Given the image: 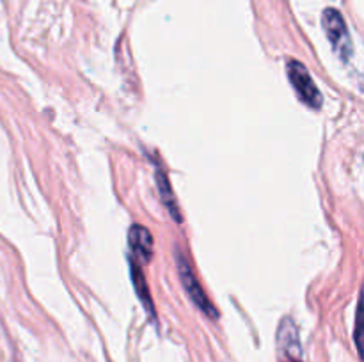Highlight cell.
I'll list each match as a JSON object with an SVG mask.
<instances>
[{
	"mask_svg": "<svg viewBox=\"0 0 364 362\" xmlns=\"http://www.w3.org/2000/svg\"><path fill=\"white\" fill-rule=\"evenodd\" d=\"M174 258H176L178 275H180L181 284H183L185 291H187V295H188V298L192 300V304H194L199 311L205 312L206 316L217 319V316L219 314H217L215 307H213V304L208 300V297L205 295L201 284H199V280L196 279L194 272H192L191 265H188V261L185 259V256L181 254V251L174 252Z\"/></svg>",
	"mask_w": 364,
	"mask_h": 362,
	"instance_id": "cell-1",
	"label": "cell"
},
{
	"mask_svg": "<svg viewBox=\"0 0 364 362\" xmlns=\"http://www.w3.org/2000/svg\"><path fill=\"white\" fill-rule=\"evenodd\" d=\"M287 71L291 87L297 92L299 99L311 109L318 110L322 106V92L318 91L304 64L299 62V60H288Z\"/></svg>",
	"mask_w": 364,
	"mask_h": 362,
	"instance_id": "cell-2",
	"label": "cell"
},
{
	"mask_svg": "<svg viewBox=\"0 0 364 362\" xmlns=\"http://www.w3.org/2000/svg\"><path fill=\"white\" fill-rule=\"evenodd\" d=\"M322 25L323 28H326V34L327 38H329L331 45H333L334 52H336L343 60L350 59L354 50H352V41L350 34H348L347 23H345L340 11L333 9V7L323 11Z\"/></svg>",
	"mask_w": 364,
	"mask_h": 362,
	"instance_id": "cell-3",
	"label": "cell"
},
{
	"mask_svg": "<svg viewBox=\"0 0 364 362\" xmlns=\"http://www.w3.org/2000/svg\"><path fill=\"white\" fill-rule=\"evenodd\" d=\"M277 343H279L281 351L288 355L291 361L301 362L302 358V348H301V341H299V332L297 327L291 319H284L279 327V332H277Z\"/></svg>",
	"mask_w": 364,
	"mask_h": 362,
	"instance_id": "cell-4",
	"label": "cell"
},
{
	"mask_svg": "<svg viewBox=\"0 0 364 362\" xmlns=\"http://www.w3.org/2000/svg\"><path fill=\"white\" fill-rule=\"evenodd\" d=\"M128 241H130V251L135 258H141L142 261H149L153 256V238L149 231L142 226H132L128 233Z\"/></svg>",
	"mask_w": 364,
	"mask_h": 362,
	"instance_id": "cell-5",
	"label": "cell"
},
{
	"mask_svg": "<svg viewBox=\"0 0 364 362\" xmlns=\"http://www.w3.org/2000/svg\"><path fill=\"white\" fill-rule=\"evenodd\" d=\"M130 270H132V279H134L135 291H137L142 305H144L146 311H148L149 314L155 316V309H153V302H151V297H149L148 286H146L144 275H142V272H141V265H139V261L135 263L132 258H130Z\"/></svg>",
	"mask_w": 364,
	"mask_h": 362,
	"instance_id": "cell-6",
	"label": "cell"
},
{
	"mask_svg": "<svg viewBox=\"0 0 364 362\" xmlns=\"http://www.w3.org/2000/svg\"><path fill=\"white\" fill-rule=\"evenodd\" d=\"M156 180H159V187H160V192H162V199H164V202H166V206H167V208H169V212L173 213L174 219L178 220V215H176V204H174L173 192L169 190V183H167V177H164L162 174L156 172Z\"/></svg>",
	"mask_w": 364,
	"mask_h": 362,
	"instance_id": "cell-7",
	"label": "cell"
}]
</instances>
